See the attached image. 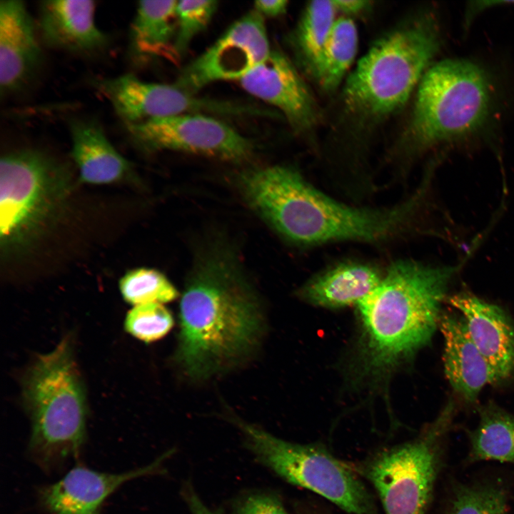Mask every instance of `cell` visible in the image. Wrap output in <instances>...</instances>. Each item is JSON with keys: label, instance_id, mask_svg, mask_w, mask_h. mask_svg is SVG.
I'll use <instances>...</instances> for the list:
<instances>
[{"label": "cell", "instance_id": "cell-5", "mask_svg": "<svg viewBox=\"0 0 514 514\" xmlns=\"http://www.w3.org/2000/svg\"><path fill=\"white\" fill-rule=\"evenodd\" d=\"M440 24L423 12L376 41L348 77L343 100L359 119L378 120L400 109L441 46Z\"/></svg>", "mask_w": 514, "mask_h": 514}, {"label": "cell", "instance_id": "cell-16", "mask_svg": "<svg viewBox=\"0 0 514 514\" xmlns=\"http://www.w3.org/2000/svg\"><path fill=\"white\" fill-rule=\"evenodd\" d=\"M41 51L32 19L24 2H0V89L1 94L24 85L39 68Z\"/></svg>", "mask_w": 514, "mask_h": 514}, {"label": "cell", "instance_id": "cell-18", "mask_svg": "<svg viewBox=\"0 0 514 514\" xmlns=\"http://www.w3.org/2000/svg\"><path fill=\"white\" fill-rule=\"evenodd\" d=\"M383 273L370 263L338 262L312 276L298 289V296L326 308L357 306L378 286Z\"/></svg>", "mask_w": 514, "mask_h": 514}, {"label": "cell", "instance_id": "cell-19", "mask_svg": "<svg viewBox=\"0 0 514 514\" xmlns=\"http://www.w3.org/2000/svg\"><path fill=\"white\" fill-rule=\"evenodd\" d=\"M439 328L444 339L445 376L465 400L474 402L485 385L496 383L494 374L471 339L463 318L443 315Z\"/></svg>", "mask_w": 514, "mask_h": 514}, {"label": "cell", "instance_id": "cell-8", "mask_svg": "<svg viewBox=\"0 0 514 514\" xmlns=\"http://www.w3.org/2000/svg\"><path fill=\"white\" fill-rule=\"evenodd\" d=\"M453 413L451 403L415 438L349 464L375 488L386 514L427 513Z\"/></svg>", "mask_w": 514, "mask_h": 514}, {"label": "cell", "instance_id": "cell-22", "mask_svg": "<svg viewBox=\"0 0 514 514\" xmlns=\"http://www.w3.org/2000/svg\"><path fill=\"white\" fill-rule=\"evenodd\" d=\"M480 416L470 435V460L514 463V416L493 405L483 408Z\"/></svg>", "mask_w": 514, "mask_h": 514}, {"label": "cell", "instance_id": "cell-21", "mask_svg": "<svg viewBox=\"0 0 514 514\" xmlns=\"http://www.w3.org/2000/svg\"><path fill=\"white\" fill-rule=\"evenodd\" d=\"M177 1H141L131 24V43L136 53L180 59L175 49Z\"/></svg>", "mask_w": 514, "mask_h": 514}, {"label": "cell", "instance_id": "cell-24", "mask_svg": "<svg viewBox=\"0 0 514 514\" xmlns=\"http://www.w3.org/2000/svg\"><path fill=\"white\" fill-rule=\"evenodd\" d=\"M333 1H313L303 10L295 33V45L312 74L336 21Z\"/></svg>", "mask_w": 514, "mask_h": 514}, {"label": "cell", "instance_id": "cell-3", "mask_svg": "<svg viewBox=\"0 0 514 514\" xmlns=\"http://www.w3.org/2000/svg\"><path fill=\"white\" fill-rule=\"evenodd\" d=\"M456 268L410 258L391 263L378 286L357 306L361 372L372 377L394 369L431 339Z\"/></svg>", "mask_w": 514, "mask_h": 514}, {"label": "cell", "instance_id": "cell-6", "mask_svg": "<svg viewBox=\"0 0 514 514\" xmlns=\"http://www.w3.org/2000/svg\"><path fill=\"white\" fill-rule=\"evenodd\" d=\"M403 154L483 131L490 120L493 89L486 71L467 59L438 61L426 70L417 89Z\"/></svg>", "mask_w": 514, "mask_h": 514}, {"label": "cell", "instance_id": "cell-14", "mask_svg": "<svg viewBox=\"0 0 514 514\" xmlns=\"http://www.w3.org/2000/svg\"><path fill=\"white\" fill-rule=\"evenodd\" d=\"M161 462V458L142 468L119 474L76 466L58 482L40 490L41 505L51 514H99L103 503L121 485L153 473Z\"/></svg>", "mask_w": 514, "mask_h": 514}, {"label": "cell", "instance_id": "cell-20", "mask_svg": "<svg viewBox=\"0 0 514 514\" xmlns=\"http://www.w3.org/2000/svg\"><path fill=\"white\" fill-rule=\"evenodd\" d=\"M70 134L71 155L82 182L110 184L131 177L130 162L115 149L96 122L73 121Z\"/></svg>", "mask_w": 514, "mask_h": 514}, {"label": "cell", "instance_id": "cell-28", "mask_svg": "<svg viewBox=\"0 0 514 514\" xmlns=\"http://www.w3.org/2000/svg\"><path fill=\"white\" fill-rule=\"evenodd\" d=\"M218 6V2L213 0L177 1L175 49L180 58L187 51L194 37L209 24Z\"/></svg>", "mask_w": 514, "mask_h": 514}, {"label": "cell", "instance_id": "cell-29", "mask_svg": "<svg viewBox=\"0 0 514 514\" xmlns=\"http://www.w3.org/2000/svg\"><path fill=\"white\" fill-rule=\"evenodd\" d=\"M234 514H288L280 500L265 494L252 495L237 506Z\"/></svg>", "mask_w": 514, "mask_h": 514}, {"label": "cell", "instance_id": "cell-10", "mask_svg": "<svg viewBox=\"0 0 514 514\" xmlns=\"http://www.w3.org/2000/svg\"><path fill=\"white\" fill-rule=\"evenodd\" d=\"M134 142L151 151L186 152L241 162L253 152L251 141L226 123L205 114H181L126 125Z\"/></svg>", "mask_w": 514, "mask_h": 514}, {"label": "cell", "instance_id": "cell-13", "mask_svg": "<svg viewBox=\"0 0 514 514\" xmlns=\"http://www.w3.org/2000/svg\"><path fill=\"white\" fill-rule=\"evenodd\" d=\"M238 81L246 92L280 110L296 131H308L317 123L318 109L312 94L281 52L271 50Z\"/></svg>", "mask_w": 514, "mask_h": 514}, {"label": "cell", "instance_id": "cell-12", "mask_svg": "<svg viewBox=\"0 0 514 514\" xmlns=\"http://www.w3.org/2000/svg\"><path fill=\"white\" fill-rule=\"evenodd\" d=\"M98 91L126 125L181 114L245 115L249 108L196 96L174 84L146 82L131 74L97 80Z\"/></svg>", "mask_w": 514, "mask_h": 514}, {"label": "cell", "instance_id": "cell-7", "mask_svg": "<svg viewBox=\"0 0 514 514\" xmlns=\"http://www.w3.org/2000/svg\"><path fill=\"white\" fill-rule=\"evenodd\" d=\"M71 183L68 171L46 154L21 150L0 163V246L9 257L29 249L58 221Z\"/></svg>", "mask_w": 514, "mask_h": 514}, {"label": "cell", "instance_id": "cell-26", "mask_svg": "<svg viewBox=\"0 0 514 514\" xmlns=\"http://www.w3.org/2000/svg\"><path fill=\"white\" fill-rule=\"evenodd\" d=\"M446 514H507L505 491L496 484L458 485Z\"/></svg>", "mask_w": 514, "mask_h": 514}, {"label": "cell", "instance_id": "cell-9", "mask_svg": "<svg viewBox=\"0 0 514 514\" xmlns=\"http://www.w3.org/2000/svg\"><path fill=\"white\" fill-rule=\"evenodd\" d=\"M236 423L258 460L287 482L316 493L348 514H379L359 475L324 446L288 442L256 425Z\"/></svg>", "mask_w": 514, "mask_h": 514}, {"label": "cell", "instance_id": "cell-4", "mask_svg": "<svg viewBox=\"0 0 514 514\" xmlns=\"http://www.w3.org/2000/svg\"><path fill=\"white\" fill-rule=\"evenodd\" d=\"M21 388L36 463L51 470L76 457L86 438L87 405L73 337L65 336L51 352L38 355L24 372Z\"/></svg>", "mask_w": 514, "mask_h": 514}, {"label": "cell", "instance_id": "cell-11", "mask_svg": "<svg viewBox=\"0 0 514 514\" xmlns=\"http://www.w3.org/2000/svg\"><path fill=\"white\" fill-rule=\"evenodd\" d=\"M271 51L264 18L253 9L233 22L209 48L186 65L174 84L196 94L214 82L239 81Z\"/></svg>", "mask_w": 514, "mask_h": 514}, {"label": "cell", "instance_id": "cell-25", "mask_svg": "<svg viewBox=\"0 0 514 514\" xmlns=\"http://www.w3.org/2000/svg\"><path fill=\"white\" fill-rule=\"evenodd\" d=\"M124 300L133 306L145 303H165L174 301L178 293L161 272L151 268L130 270L119 281Z\"/></svg>", "mask_w": 514, "mask_h": 514}, {"label": "cell", "instance_id": "cell-30", "mask_svg": "<svg viewBox=\"0 0 514 514\" xmlns=\"http://www.w3.org/2000/svg\"><path fill=\"white\" fill-rule=\"evenodd\" d=\"M288 3L286 0L257 1L253 4V10L263 18L278 17L286 14Z\"/></svg>", "mask_w": 514, "mask_h": 514}, {"label": "cell", "instance_id": "cell-2", "mask_svg": "<svg viewBox=\"0 0 514 514\" xmlns=\"http://www.w3.org/2000/svg\"><path fill=\"white\" fill-rule=\"evenodd\" d=\"M175 360L191 378H206L238 363L262 330L258 298L232 251L215 245L201 254L179 306Z\"/></svg>", "mask_w": 514, "mask_h": 514}, {"label": "cell", "instance_id": "cell-15", "mask_svg": "<svg viewBox=\"0 0 514 514\" xmlns=\"http://www.w3.org/2000/svg\"><path fill=\"white\" fill-rule=\"evenodd\" d=\"M463 316L473 343L490 366L495 382L514 370V327L504 311L467 293L448 298Z\"/></svg>", "mask_w": 514, "mask_h": 514}, {"label": "cell", "instance_id": "cell-32", "mask_svg": "<svg viewBox=\"0 0 514 514\" xmlns=\"http://www.w3.org/2000/svg\"><path fill=\"white\" fill-rule=\"evenodd\" d=\"M184 496L191 514H216L203 504L192 490L188 488L185 492Z\"/></svg>", "mask_w": 514, "mask_h": 514}, {"label": "cell", "instance_id": "cell-27", "mask_svg": "<svg viewBox=\"0 0 514 514\" xmlns=\"http://www.w3.org/2000/svg\"><path fill=\"white\" fill-rule=\"evenodd\" d=\"M173 323L167 308L162 303H151L133 306L126 314L124 328L133 337L151 343L164 337Z\"/></svg>", "mask_w": 514, "mask_h": 514}, {"label": "cell", "instance_id": "cell-1", "mask_svg": "<svg viewBox=\"0 0 514 514\" xmlns=\"http://www.w3.org/2000/svg\"><path fill=\"white\" fill-rule=\"evenodd\" d=\"M424 188L393 206L350 205L316 188L296 169L268 166L248 179L246 200L283 238L301 247L353 242L383 245L418 231Z\"/></svg>", "mask_w": 514, "mask_h": 514}, {"label": "cell", "instance_id": "cell-17", "mask_svg": "<svg viewBox=\"0 0 514 514\" xmlns=\"http://www.w3.org/2000/svg\"><path fill=\"white\" fill-rule=\"evenodd\" d=\"M91 0H46L39 6L41 36L51 47L78 53L96 51L107 37L95 23Z\"/></svg>", "mask_w": 514, "mask_h": 514}, {"label": "cell", "instance_id": "cell-23", "mask_svg": "<svg viewBox=\"0 0 514 514\" xmlns=\"http://www.w3.org/2000/svg\"><path fill=\"white\" fill-rule=\"evenodd\" d=\"M358 30L348 17L336 19L330 36L312 74L326 91L341 84L356 56Z\"/></svg>", "mask_w": 514, "mask_h": 514}, {"label": "cell", "instance_id": "cell-31", "mask_svg": "<svg viewBox=\"0 0 514 514\" xmlns=\"http://www.w3.org/2000/svg\"><path fill=\"white\" fill-rule=\"evenodd\" d=\"M333 3L337 11L348 15L358 14L371 5V1L366 0H338Z\"/></svg>", "mask_w": 514, "mask_h": 514}]
</instances>
